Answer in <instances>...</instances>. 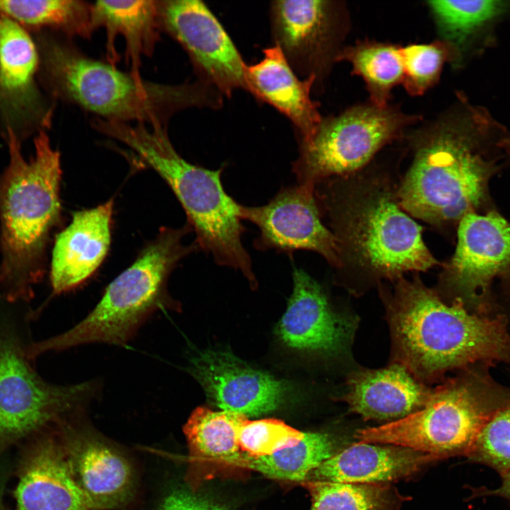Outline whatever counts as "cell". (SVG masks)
<instances>
[{"mask_svg": "<svg viewBox=\"0 0 510 510\" xmlns=\"http://www.w3.org/2000/svg\"><path fill=\"white\" fill-rule=\"evenodd\" d=\"M156 510H228L203 496L183 488L169 491L161 499Z\"/></svg>", "mask_w": 510, "mask_h": 510, "instance_id": "cell-34", "label": "cell"}, {"mask_svg": "<svg viewBox=\"0 0 510 510\" xmlns=\"http://www.w3.org/2000/svg\"><path fill=\"white\" fill-rule=\"evenodd\" d=\"M499 130L487 113L473 107L465 118L436 127L419 144L397 190L402 209L435 225L458 223L477 212L487 198L495 171L489 147Z\"/></svg>", "mask_w": 510, "mask_h": 510, "instance_id": "cell-1", "label": "cell"}, {"mask_svg": "<svg viewBox=\"0 0 510 510\" xmlns=\"http://www.w3.org/2000/svg\"><path fill=\"white\" fill-rule=\"evenodd\" d=\"M240 217L259 230L254 248L292 254L298 250L316 252L339 267L334 235L323 225L321 208L314 192L296 185L282 188L266 204H240Z\"/></svg>", "mask_w": 510, "mask_h": 510, "instance_id": "cell-13", "label": "cell"}, {"mask_svg": "<svg viewBox=\"0 0 510 510\" xmlns=\"http://www.w3.org/2000/svg\"><path fill=\"white\" fill-rule=\"evenodd\" d=\"M38 50L51 93L103 120L166 128L171 117L183 109H219L223 105L222 93L200 79L178 85L144 81L85 56L67 41L50 37L40 39Z\"/></svg>", "mask_w": 510, "mask_h": 510, "instance_id": "cell-3", "label": "cell"}, {"mask_svg": "<svg viewBox=\"0 0 510 510\" xmlns=\"http://www.w3.org/2000/svg\"><path fill=\"white\" fill-rule=\"evenodd\" d=\"M112 200L74 212L70 224L57 234L52 251L50 281L60 294L86 281L104 260L110 244Z\"/></svg>", "mask_w": 510, "mask_h": 510, "instance_id": "cell-19", "label": "cell"}, {"mask_svg": "<svg viewBox=\"0 0 510 510\" xmlns=\"http://www.w3.org/2000/svg\"><path fill=\"white\" fill-rule=\"evenodd\" d=\"M247 418L238 413L197 407L183 426L192 459L217 460L226 463L242 453L238 436Z\"/></svg>", "mask_w": 510, "mask_h": 510, "instance_id": "cell-28", "label": "cell"}, {"mask_svg": "<svg viewBox=\"0 0 510 510\" xmlns=\"http://www.w3.org/2000/svg\"><path fill=\"white\" fill-rule=\"evenodd\" d=\"M192 230L164 228L135 262L106 288L96 307L67 332L27 346L30 360L48 351H60L91 343L125 345L157 310H180L169 295L167 281L177 263L199 249L186 246L183 237Z\"/></svg>", "mask_w": 510, "mask_h": 510, "instance_id": "cell-7", "label": "cell"}, {"mask_svg": "<svg viewBox=\"0 0 510 510\" xmlns=\"http://www.w3.org/2000/svg\"><path fill=\"white\" fill-rule=\"evenodd\" d=\"M335 60L351 64L353 73L366 82L372 104L379 108L387 106L392 89L403 81V60L397 45L360 42L338 52Z\"/></svg>", "mask_w": 510, "mask_h": 510, "instance_id": "cell-27", "label": "cell"}, {"mask_svg": "<svg viewBox=\"0 0 510 510\" xmlns=\"http://www.w3.org/2000/svg\"><path fill=\"white\" fill-rule=\"evenodd\" d=\"M333 455L334 444L329 435L305 432L304 437L293 446L263 456L242 452L225 464L247 468L271 478L305 482L312 471Z\"/></svg>", "mask_w": 510, "mask_h": 510, "instance_id": "cell-25", "label": "cell"}, {"mask_svg": "<svg viewBox=\"0 0 510 510\" xmlns=\"http://www.w3.org/2000/svg\"><path fill=\"white\" fill-rule=\"evenodd\" d=\"M469 455L504 475L510 472V401L487 420Z\"/></svg>", "mask_w": 510, "mask_h": 510, "instance_id": "cell-33", "label": "cell"}, {"mask_svg": "<svg viewBox=\"0 0 510 510\" xmlns=\"http://www.w3.org/2000/svg\"><path fill=\"white\" fill-rule=\"evenodd\" d=\"M271 32L297 74L317 77L329 48L332 6L322 0L274 1L271 9Z\"/></svg>", "mask_w": 510, "mask_h": 510, "instance_id": "cell-18", "label": "cell"}, {"mask_svg": "<svg viewBox=\"0 0 510 510\" xmlns=\"http://www.w3.org/2000/svg\"><path fill=\"white\" fill-rule=\"evenodd\" d=\"M417 118L373 104L322 118L313 135L298 141L292 164L298 185L310 192L332 176L351 174L366 165Z\"/></svg>", "mask_w": 510, "mask_h": 510, "instance_id": "cell-10", "label": "cell"}, {"mask_svg": "<svg viewBox=\"0 0 510 510\" xmlns=\"http://www.w3.org/2000/svg\"><path fill=\"white\" fill-rule=\"evenodd\" d=\"M18 510H90L71 475L61 443L44 441L18 482Z\"/></svg>", "mask_w": 510, "mask_h": 510, "instance_id": "cell-23", "label": "cell"}, {"mask_svg": "<svg viewBox=\"0 0 510 510\" xmlns=\"http://www.w3.org/2000/svg\"><path fill=\"white\" fill-rule=\"evenodd\" d=\"M264 54L259 63L246 65L248 91L290 120L295 128L298 142L309 139L322 120L318 103L310 96L316 76L299 79L276 45L264 49Z\"/></svg>", "mask_w": 510, "mask_h": 510, "instance_id": "cell-20", "label": "cell"}, {"mask_svg": "<svg viewBox=\"0 0 510 510\" xmlns=\"http://www.w3.org/2000/svg\"><path fill=\"white\" fill-rule=\"evenodd\" d=\"M293 288L278 334L294 349L335 353L351 338L353 323L331 308L321 286L300 268L293 272Z\"/></svg>", "mask_w": 510, "mask_h": 510, "instance_id": "cell-17", "label": "cell"}, {"mask_svg": "<svg viewBox=\"0 0 510 510\" xmlns=\"http://www.w3.org/2000/svg\"><path fill=\"white\" fill-rule=\"evenodd\" d=\"M394 280L392 332L401 364L413 375L430 380L479 361L510 365V334L503 319L470 314L458 299L446 304L418 278Z\"/></svg>", "mask_w": 510, "mask_h": 510, "instance_id": "cell-2", "label": "cell"}, {"mask_svg": "<svg viewBox=\"0 0 510 510\" xmlns=\"http://www.w3.org/2000/svg\"><path fill=\"white\" fill-rule=\"evenodd\" d=\"M9 163L0 176V289L6 300L28 301L41 278L46 242L60 210L61 166L45 130L35 138V154H21L19 137L6 128Z\"/></svg>", "mask_w": 510, "mask_h": 510, "instance_id": "cell-4", "label": "cell"}, {"mask_svg": "<svg viewBox=\"0 0 510 510\" xmlns=\"http://www.w3.org/2000/svg\"><path fill=\"white\" fill-rule=\"evenodd\" d=\"M428 6L443 40L455 50L508 7L506 1L496 0L430 1Z\"/></svg>", "mask_w": 510, "mask_h": 510, "instance_id": "cell-29", "label": "cell"}, {"mask_svg": "<svg viewBox=\"0 0 510 510\" xmlns=\"http://www.w3.org/2000/svg\"><path fill=\"white\" fill-rule=\"evenodd\" d=\"M107 135L130 147L168 183L196 233L198 249L210 254L217 265L240 271L256 290L251 259L242 241L240 204L225 191L221 179L225 165L209 169L186 161L165 128L113 122Z\"/></svg>", "mask_w": 510, "mask_h": 510, "instance_id": "cell-6", "label": "cell"}, {"mask_svg": "<svg viewBox=\"0 0 510 510\" xmlns=\"http://www.w3.org/2000/svg\"><path fill=\"white\" fill-rule=\"evenodd\" d=\"M414 376L401 363L361 370L350 378L344 399L365 419H400L423 408L433 392Z\"/></svg>", "mask_w": 510, "mask_h": 510, "instance_id": "cell-22", "label": "cell"}, {"mask_svg": "<svg viewBox=\"0 0 510 510\" xmlns=\"http://www.w3.org/2000/svg\"><path fill=\"white\" fill-rule=\"evenodd\" d=\"M94 30L102 27L107 35V58L113 65L118 60L115 40L121 35L131 74L141 78L142 56H151L162 28L159 1H97L92 4Z\"/></svg>", "mask_w": 510, "mask_h": 510, "instance_id": "cell-24", "label": "cell"}, {"mask_svg": "<svg viewBox=\"0 0 510 510\" xmlns=\"http://www.w3.org/2000/svg\"><path fill=\"white\" fill-rule=\"evenodd\" d=\"M83 415L59 424L71 475L90 510L123 507L136 492L134 467L117 447L84 421Z\"/></svg>", "mask_w": 510, "mask_h": 510, "instance_id": "cell-12", "label": "cell"}, {"mask_svg": "<svg viewBox=\"0 0 510 510\" xmlns=\"http://www.w3.org/2000/svg\"><path fill=\"white\" fill-rule=\"evenodd\" d=\"M484 379H453L433 390L425 406L402 419L358 430L361 442L409 448L443 459L469 455L491 416L510 400Z\"/></svg>", "mask_w": 510, "mask_h": 510, "instance_id": "cell-8", "label": "cell"}, {"mask_svg": "<svg viewBox=\"0 0 510 510\" xmlns=\"http://www.w3.org/2000/svg\"><path fill=\"white\" fill-rule=\"evenodd\" d=\"M441 459L403 446L361 441L333 455L312 471L306 480L382 484L412 475Z\"/></svg>", "mask_w": 510, "mask_h": 510, "instance_id": "cell-21", "label": "cell"}, {"mask_svg": "<svg viewBox=\"0 0 510 510\" xmlns=\"http://www.w3.org/2000/svg\"><path fill=\"white\" fill-rule=\"evenodd\" d=\"M0 15L23 28H50L67 36L90 38L92 4L75 0H0Z\"/></svg>", "mask_w": 510, "mask_h": 510, "instance_id": "cell-26", "label": "cell"}, {"mask_svg": "<svg viewBox=\"0 0 510 510\" xmlns=\"http://www.w3.org/2000/svg\"><path fill=\"white\" fill-rule=\"evenodd\" d=\"M305 436L283 421L276 419L244 420L238 436L242 453L252 456L273 454L296 445Z\"/></svg>", "mask_w": 510, "mask_h": 510, "instance_id": "cell-32", "label": "cell"}, {"mask_svg": "<svg viewBox=\"0 0 510 510\" xmlns=\"http://www.w3.org/2000/svg\"><path fill=\"white\" fill-rule=\"evenodd\" d=\"M316 187L336 241L339 268L348 263L395 280L438 264L423 241L421 227L400 206L397 191L385 181L359 179L346 189L340 179H333Z\"/></svg>", "mask_w": 510, "mask_h": 510, "instance_id": "cell-5", "label": "cell"}, {"mask_svg": "<svg viewBox=\"0 0 510 510\" xmlns=\"http://www.w3.org/2000/svg\"><path fill=\"white\" fill-rule=\"evenodd\" d=\"M404 65L402 84L413 96L423 94L439 79L444 63L455 54L453 47L441 40L429 44H412L401 47Z\"/></svg>", "mask_w": 510, "mask_h": 510, "instance_id": "cell-31", "label": "cell"}, {"mask_svg": "<svg viewBox=\"0 0 510 510\" xmlns=\"http://www.w3.org/2000/svg\"><path fill=\"white\" fill-rule=\"evenodd\" d=\"M38 68V47L26 29L0 15V113L16 134L45 130L51 123L52 110L35 81Z\"/></svg>", "mask_w": 510, "mask_h": 510, "instance_id": "cell-15", "label": "cell"}, {"mask_svg": "<svg viewBox=\"0 0 510 510\" xmlns=\"http://www.w3.org/2000/svg\"><path fill=\"white\" fill-rule=\"evenodd\" d=\"M190 373L208 400L220 408L256 416L274 411L285 400L288 386L230 352L208 350L191 360Z\"/></svg>", "mask_w": 510, "mask_h": 510, "instance_id": "cell-16", "label": "cell"}, {"mask_svg": "<svg viewBox=\"0 0 510 510\" xmlns=\"http://www.w3.org/2000/svg\"><path fill=\"white\" fill-rule=\"evenodd\" d=\"M310 510H392L395 496L384 484L306 480Z\"/></svg>", "mask_w": 510, "mask_h": 510, "instance_id": "cell-30", "label": "cell"}, {"mask_svg": "<svg viewBox=\"0 0 510 510\" xmlns=\"http://www.w3.org/2000/svg\"><path fill=\"white\" fill-rule=\"evenodd\" d=\"M162 26L188 53L199 79L230 97L248 91L240 53L216 16L198 0L159 1Z\"/></svg>", "mask_w": 510, "mask_h": 510, "instance_id": "cell-11", "label": "cell"}, {"mask_svg": "<svg viewBox=\"0 0 510 510\" xmlns=\"http://www.w3.org/2000/svg\"><path fill=\"white\" fill-rule=\"evenodd\" d=\"M504 480L499 488L492 491L490 493L510 499V472L504 475Z\"/></svg>", "mask_w": 510, "mask_h": 510, "instance_id": "cell-35", "label": "cell"}, {"mask_svg": "<svg viewBox=\"0 0 510 510\" xmlns=\"http://www.w3.org/2000/svg\"><path fill=\"white\" fill-rule=\"evenodd\" d=\"M510 271V223L495 212H470L458 222L455 253L442 279L463 302L480 303L493 280Z\"/></svg>", "mask_w": 510, "mask_h": 510, "instance_id": "cell-14", "label": "cell"}, {"mask_svg": "<svg viewBox=\"0 0 510 510\" xmlns=\"http://www.w3.org/2000/svg\"><path fill=\"white\" fill-rule=\"evenodd\" d=\"M17 332L0 323V437L16 438L84 414L98 396L99 380L52 385L30 363Z\"/></svg>", "mask_w": 510, "mask_h": 510, "instance_id": "cell-9", "label": "cell"}]
</instances>
